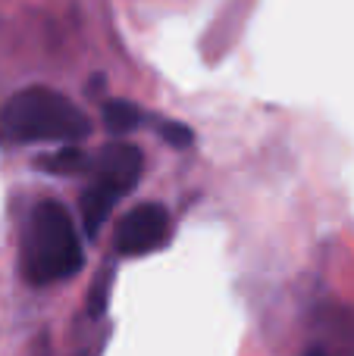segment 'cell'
Wrapping results in <instances>:
<instances>
[{"label": "cell", "mask_w": 354, "mask_h": 356, "mask_svg": "<svg viewBox=\"0 0 354 356\" xmlns=\"http://www.w3.org/2000/svg\"><path fill=\"white\" fill-rule=\"evenodd\" d=\"M144 172V156L138 147H132L129 141H116L110 147L100 150V156L94 160L91 169V184L85 188L79 200V216L85 234H98L100 225L110 219L113 207L141 181Z\"/></svg>", "instance_id": "obj_3"}, {"label": "cell", "mask_w": 354, "mask_h": 356, "mask_svg": "<svg viewBox=\"0 0 354 356\" xmlns=\"http://www.w3.org/2000/svg\"><path fill=\"white\" fill-rule=\"evenodd\" d=\"M173 234V219L160 203H138L116 225V250L123 257H144L160 250Z\"/></svg>", "instance_id": "obj_4"}, {"label": "cell", "mask_w": 354, "mask_h": 356, "mask_svg": "<svg viewBox=\"0 0 354 356\" xmlns=\"http://www.w3.org/2000/svg\"><path fill=\"white\" fill-rule=\"evenodd\" d=\"M305 356H326V353H323V350H320V347H314V350H307Z\"/></svg>", "instance_id": "obj_8"}, {"label": "cell", "mask_w": 354, "mask_h": 356, "mask_svg": "<svg viewBox=\"0 0 354 356\" xmlns=\"http://www.w3.org/2000/svg\"><path fill=\"white\" fill-rule=\"evenodd\" d=\"M41 166L50 169V172H56V175H75L85 169V154H82L79 147H72V144H66V147H60L56 154L44 156Z\"/></svg>", "instance_id": "obj_6"}, {"label": "cell", "mask_w": 354, "mask_h": 356, "mask_svg": "<svg viewBox=\"0 0 354 356\" xmlns=\"http://www.w3.org/2000/svg\"><path fill=\"white\" fill-rule=\"evenodd\" d=\"M157 131H160L173 147H188V144H192V129H185L182 122H173V119H160Z\"/></svg>", "instance_id": "obj_7"}, {"label": "cell", "mask_w": 354, "mask_h": 356, "mask_svg": "<svg viewBox=\"0 0 354 356\" xmlns=\"http://www.w3.org/2000/svg\"><path fill=\"white\" fill-rule=\"evenodd\" d=\"M0 131L16 144H79L91 135L88 116L54 88H22L0 113Z\"/></svg>", "instance_id": "obj_1"}, {"label": "cell", "mask_w": 354, "mask_h": 356, "mask_svg": "<svg viewBox=\"0 0 354 356\" xmlns=\"http://www.w3.org/2000/svg\"><path fill=\"white\" fill-rule=\"evenodd\" d=\"M144 116L138 106L125 104V100H107L104 104V125L113 135H129V131L141 129Z\"/></svg>", "instance_id": "obj_5"}, {"label": "cell", "mask_w": 354, "mask_h": 356, "mask_svg": "<svg viewBox=\"0 0 354 356\" xmlns=\"http://www.w3.org/2000/svg\"><path fill=\"white\" fill-rule=\"evenodd\" d=\"M82 241L75 219L63 203L41 200L29 216L22 241V272L31 284L66 282L82 269Z\"/></svg>", "instance_id": "obj_2"}]
</instances>
